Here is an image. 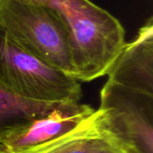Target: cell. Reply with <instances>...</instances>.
Masks as SVG:
<instances>
[{
    "label": "cell",
    "mask_w": 153,
    "mask_h": 153,
    "mask_svg": "<svg viewBox=\"0 0 153 153\" xmlns=\"http://www.w3.org/2000/svg\"><path fill=\"white\" fill-rule=\"evenodd\" d=\"M48 8L67 39L79 82L107 75L126 45V30L110 13L90 0H30Z\"/></svg>",
    "instance_id": "cell-1"
},
{
    "label": "cell",
    "mask_w": 153,
    "mask_h": 153,
    "mask_svg": "<svg viewBox=\"0 0 153 153\" xmlns=\"http://www.w3.org/2000/svg\"><path fill=\"white\" fill-rule=\"evenodd\" d=\"M19 153H137L99 108L72 131Z\"/></svg>",
    "instance_id": "cell-5"
},
{
    "label": "cell",
    "mask_w": 153,
    "mask_h": 153,
    "mask_svg": "<svg viewBox=\"0 0 153 153\" xmlns=\"http://www.w3.org/2000/svg\"><path fill=\"white\" fill-rule=\"evenodd\" d=\"M0 30L27 52L74 77L65 34L48 8L30 0H0Z\"/></svg>",
    "instance_id": "cell-3"
},
{
    "label": "cell",
    "mask_w": 153,
    "mask_h": 153,
    "mask_svg": "<svg viewBox=\"0 0 153 153\" xmlns=\"http://www.w3.org/2000/svg\"><path fill=\"white\" fill-rule=\"evenodd\" d=\"M0 85L25 100L77 103L79 81L27 52L0 30Z\"/></svg>",
    "instance_id": "cell-2"
},
{
    "label": "cell",
    "mask_w": 153,
    "mask_h": 153,
    "mask_svg": "<svg viewBox=\"0 0 153 153\" xmlns=\"http://www.w3.org/2000/svg\"><path fill=\"white\" fill-rule=\"evenodd\" d=\"M108 82L153 95V17L150 16L136 36L126 43L109 69Z\"/></svg>",
    "instance_id": "cell-6"
},
{
    "label": "cell",
    "mask_w": 153,
    "mask_h": 153,
    "mask_svg": "<svg viewBox=\"0 0 153 153\" xmlns=\"http://www.w3.org/2000/svg\"><path fill=\"white\" fill-rule=\"evenodd\" d=\"M94 110L87 104L65 103L0 143V153L22 152L55 140L74 129Z\"/></svg>",
    "instance_id": "cell-7"
},
{
    "label": "cell",
    "mask_w": 153,
    "mask_h": 153,
    "mask_svg": "<svg viewBox=\"0 0 153 153\" xmlns=\"http://www.w3.org/2000/svg\"><path fill=\"white\" fill-rule=\"evenodd\" d=\"M137 153H153V95L106 82L100 108Z\"/></svg>",
    "instance_id": "cell-4"
},
{
    "label": "cell",
    "mask_w": 153,
    "mask_h": 153,
    "mask_svg": "<svg viewBox=\"0 0 153 153\" xmlns=\"http://www.w3.org/2000/svg\"><path fill=\"white\" fill-rule=\"evenodd\" d=\"M63 104L22 99L0 85V143Z\"/></svg>",
    "instance_id": "cell-8"
}]
</instances>
